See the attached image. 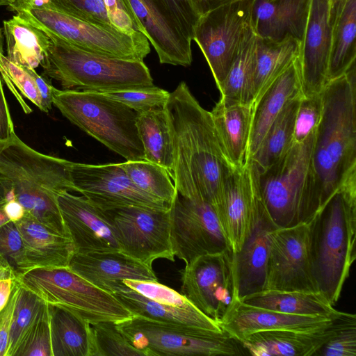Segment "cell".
Here are the masks:
<instances>
[{"instance_id":"obj_12","label":"cell","mask_w":356,"mask_h":356,"mask_svg":"<svg viewBox=\"0 0 356 356\" xmlns=\"http://www.w3.org/2000/svg\"><path fill=\"white\" fill-rule=\"evenodd\" d=\"M255 0H238L200 16L192 40L202 52L218 86L252 28Z\"/></svg>"},{"instance_id":"obj_20","label":"cell","mask_w":356,"mask_h":356,"mask_svg":"<svg viewBox=\"0 0 356 356\" xmlns=\"http://www.w3.org/2000/svg\"><path fill=\"white\" fill-rule=\"evenodd\" d=\"M329 2L310 1L298 57L304 96L321 93L328 82L332 30L329 21Z\"/></svg>"},{"instance_id":"obj_9","label":"cell","mask_w":356,"mask_h":356,"mask_svg":"<svg viewBox=\"0 0 356 356\" xmlns=\"http://www.w3.org/2000/svg\"><path fill=\"white\" fill-rule=\"evenodd\" d=\"M16 280L46 303L68 309L90 324L105 321L118 323L132 316L113 294L68 267L33 268L19 273Z\"/></svg>"},{"instance_id":"obj_52","label":"cell","mask_w":356,"mask_h":356,"mask_svg":"<svg viewBox=\"0 0 356 356\" xmlns=\"http://www.w3.org/2000/svg\"><path fill=\"white\" fill-rule=\"evenodd\" d=\"M3 210L7 217L12 222L19 220L25 214L23 206L16 200L7 202L3 207Z\"/></svg>"},{"instance_id":"obj_53","label":"cell","mask_w":356,"mask_h":356,"mask_svg":"<svg viewBox=\"0 0 356 356\" xmlns=\"http://www.w3.org/2000/svg\"><path fill=\"white\" fill-rule=\"evenodd\" d=\"M348 0H330L329 21L332 27L340 17Z\"/></svg>"},{"instance_id":"obj_57","label":"cell","mask_w":356,"mask_h":356,"mask_svg":"<svg viewBox=\"0 0 356 356\" xmlns=\"http://www.w3.org/2000/svg\"><path fill=\"white\" fill-rule=\"evenodd\" d=\"M6 203L0 204V226L10 221L9 220V218L7 217V216L3 210V207Z\"/></svg>"},{"instance_id":"obj_10","label":"cell","mask_w":356,"mask_h":356,"mask_svg":"<svg viewBox=\"0 0 356 356\" xmlns=\"http://www.w3.org/2000/svg\"><path fill=\"white\" fill-rule=\"evenodd\" d=\"M130 343L145 356H216L247 354L224 331H213L134 316L116 323Z\"/></svg>"},{"instance_id":"obj_16","label":"cell","mask_w":356,"mask_h":356,"mask_svg":"<svg viewBox=\"0 0 356 356\" xmlns=\"http://www.w3.org/2000/svg\"><path fill=\"white\" fill-rule=\"evenodd\" d=\"M70 172L74 191L103 211L129 206L159 209L170 207L136 186L120 163L72 162Z\"/></svg>"},{"instance_id":"obj_51","label":"cell","mask_w":356,"mask_h":356,"mask_svg":"<svg viewBox=\"0 0 356 356\" xmlns=\"http://www.w3.org/2000/svg\"><path fill=\"white\" fill-rule=\"evenodd\" d=\"M238 0H186L190 8L197 17Z\"/></svg>"},{"instance_id":"obj_26","label":"cell","mask_w":356,"mask_h":356,"mask_svg":"<svg viewBox=\"0 0 356 356\" xmlns=\"http://www.w3.org/2000/svg\"><path fill=\"white\" fill-rule=\"evenodd\" d=\"M301 95H303L298 58L252 104L248 160L258 149L269 127L285 106L292 99Z\"/></svg>"},{"instance_id":"obj_58","label":"cell","mask_w":356,"mask_h":356,"mask_svg":"<svg viewBox=\"0 0 356 356\" xmlns=\"http://www.w3.org/2000/svg\"><path fill=\"white\" fill-rule=\"evenodd\" d=\"M17 0H0V6H6L10 7L14 4Z\"/></svg>"},{"instance_id":"obj_32","label":"cell","mask_w":356,"mask_h":356,"mask_svg":"<svg viewBox=\"0 0 356 356\" xmlns=\"http://www.w3.org/2000/svg\"><path fill=\"white\" fill-rule=\"evenodd\" d=\"M257 35L253 26L245 38L224 80L217 86L219 102L252 104L257 60Z\"/></svg>"},{"instance_id":"obj_42","label":"cell","mask_w":356,"mask_h":356,"mask_svg":"<svg viewBox=\"0 0 356 356\" xmlns=\"http://www.w3.org/2000/svg\"><path fill=\"white\" fill-rule=\"evenodd\" d=\"M101 93L138 113L165 108L170 96L169 92L154 85Z\"/></svg>"},{"instance_id":"obj_18","label":"cell","mask_w":356,"mask_h":356,"mask_svg":"<svg viewBox=\"0 0 356 356\" xmlns=\"http://www.w3.org/2000/svg\"><path fill=\"white\" fill-rule=\"evenodd\" d=\"M264 206L254 170L250 160L225 177L220 203L216 210L232 253L241 248L256 225Z\"/></svg>"},{"instance_id":"obj_21","label":"cell","mask_w":356,"mask_h":356,"mask_svg":"<svg viewBox=\"0 0 356 356\" xmlns=\"http://www.w3.org/2000/svg\"><path fill=\"white\" fill-rule=\"evenodd\" d=\"M334 320L323 316L281 313L250 305L233 297L218 325L231 337L241 342L248 335L261 331H318L328 327Z\"/></svg>"},{"instance_id":"obj_6","label":"cell","mask_w":356,"mask_h":356,"mask_svg":"<svg viewBox=\"0 0 356 356\" xmlns=\"http://www.w3.org/2000/svg\"><path fill=\"white\" fill-rule=\"evenodd\" d=\"M49 37L42 75L59 82L63 90L106 92L153 85L143 61L95 54Z\"/></svg>"},{"instance_id":"obj_34","label":"cell","mask_w":356,"mask_h":356,"mask_svg":"<svg viewBox=\"0 0 356 356\" xmlns=\"http://www.w3.org/2000/svg\"><path fill=\"white\" fill-rule=\"evenodd\" d=\"M300 49L293 38L277 41L258 36L252 104L298 58Z\"/></svg>"},{"instance_id":"obj_41","label":"cell","mask_w":356,"mask_h":356,"mask_svg":"<svg viewBox=\"0 0 356 356\" xmlns=\"http://www.w3.org/2000/svg\"><path fill=\"white\" fill-rule=\"evenodd\" d=\"M35 72V69L17 65L10 61L3 52H0V74L2 79L10 90L15 92L17 89L41 111L42 98Z\"/></svg>"},{"instance_id":"obj_5","label":"cell","mask_w":356,"mask_h":356,"mask_svg":"<svg viewBox=\"0 0 356 356\" xmlns=\"http://www.w3.org/2000/svg\"><path fill=\"white\" fill-rule=\"evenodd\" d=\"M314 137L315 133L301 143H293L262 172L252 166L261 201L277 228L309 222L320 208L312 165Z\"/></svg>"},{"instance_id":"obj_55","label":"cell","mask_w":356,"mask_h":356,"mask_svg":"<svg viewBox=\"0 0 356 356\" xmlns=\"http://www.w3.org/2000/svg\"><path fill=\"white\" fill-rule=\"evenodd\" d=\"M13 191L10 183L5 177L0 175V204L7 202V197Z\"/></svg>"},{"instance_id":"obj_45","label":"cell","mask_w":356,"mask_h":356,"mask_svg":"<svg viewBox=\"0 0 356 356\" xmlns=\"http://www.w3.org/2000/svg\"><path fill=\"white\" fill-rule=\"evenodd\" d=\"M322 110L321 93L302 96L295 120L293 143H301L316 132L321 119Z\"/></svg>"},{"instance_id":"obj_30","label":"cell","mask_w":356,"mask_h":356,"mask_svg":"<svg viewBox=\"0 0 356 356\" xmlns=\"http://www.w3.org/2000/svg\"><path fill=\"white\" fill-rule=\"evenodd\" d=\"M134 316L166 323L223 331L218 323L196 307L188 309L161 304L129 289L113 294Z\"/></svg>"},{"instance_id":"obj_35","label":"cell","mask_w":356,"mask_h":356,"mask_svg":"<svg viewBox=\"0 0 356 356\" xmlns=\"http://www.w3.org/2000/svg\"><path fill=\"white\" fill-rule=\"evenodd\" d=\"M136 127L145 160L162 166L170 176L173 168V147L165 108L138 113Z\"/></svg>"},{"instance_id":"obj_47","label":"cell","mask_w":356,"mask_h":356,"mask_svg":"<svg viewBox=\"0 0 356 356\" xmlns=\"http://www.w3.org/2000/svg\"><path fill=\"white\" fill-rule=\"evenodd\" d=\"M122 282L129 289L155 302L185 309L195 307L182 293L158 281L124 280Z\"/></svg>"},{"instance_id":"obj_7","label":"cell","mask_w":356,"mask_h":356,"mask_svg":"<svg viewBox=\"0 0 356 356\" xmlns=\"http://www.w3.org/2000/svg\"><path fill=\"white\" fill-rule=\"evenodd\" d=\"M52 103L70 122L126 161L145 160L138 112L101 92L54 87Z\"/></svg>"},{"instance_id":"obj_59","label":"cell","mask_w":356,"mask_h":356,"mask_svg":"<svg viewBox=\"0 0 356 356\" xmlns=\"http://www.w3.org/2000/svg\"><path fill=\"white\" fill-rule=\"evenodd\" d=\"M3 32L1 29H0V52H3ZM1 76V74H0Z\"/></svg>"},{"instance_id":"obj_13","label":"cell","mask_w":356,"mask_h":356,"mask_svg":"<svg viewBox=\"0 0 356 356\" xmlns=\"http://www.w3.org/2000/svg\"><path fill=\"white\" fill-rule=\"evenodd\" d=\"M104 211L121 252L151 267L159 259L175 261L170 236V209L129 206Z\"/></svg>"},{"instance_id":"obj_15","label":"cell","mask_w":356,"mask_h":356,"mask_svg":"<svg viewBox=\"0 0 356 356\" xmlns=\"http://www.w3.org/2000/svg\"><path fill=\"white\" fill-rule=\"evenodd\" d=\"M264 290L320 292L314 274L308 222L270 231Z\"/></svg>"},{"instance_id":"obj_19","label":"cell","mask_w":356,"mask_h":356,"mask_svg":"<svg viewBox=\"0 0 356 356\" xmlns=\"http://www.w3.org/2000/svg\"><path fill=\"white\" fill-rule=\"evenodd\" d=\"M58 205L74 253L120 250L109 218L83 196L69 191L57 196Z\"/></svg>"},{"instance_id":"obj_44","label":"cell","mask_w":356,"mask_h":356,"mask_svg":"<svg viewBox=\"0 0 356 356\" xmlns=\"http://www.w3.org/2000/svg\"><path fill=\"white\" fill-rule=\"evenodd\" d=\"M315 356H356V316L344 313L334 335Z\"/></svg>"},{"instance_id":"obj_43","label":"cell","mask_w":356,"mask_h":356,"mask_svg":"<svg viewBox=\"0 0 356 356\" xmlns=\"http://www.w3.org/2000/svg\"><path fill=\"white\" fill-rule=\"evenodd\" d=\"M15 356H52L47 303L41 307Z\"/></svg>"},{"instance_id":"obj_4","label":"cell","mask_w":356,"mask_h":356,"mask_svg":"<svg viewBox=\"0 0 356 356\" xmlns=\"http://www.w3.org/2000/svg\"><path fill=\"white\" fill-rule=\"evenodd\" d=\"M308 222L318 288L334 305L356 259V179L334 193Z\"/></svg>"},{"instance_id":"obj_46","label":"cell","mask_w":356,"mask_h":356,"mask_svg":"<svg viewBox=\"0 0 356 356\" xmlns=\"http://www.w3.org/2000/svg\"><path fill=\"white\" fill-rule=\"evenodd\" d=\"M45 6L87 21L113 26L104 0H47Z\"/></svg>"},{"instance_id":"obj_24","label":"cell","mask_w":356,"mask_h":356,"mask_svg":"<svg viewBox=\"0 0 356 356\" xmlns=\"http://www.w3.org/2000/svg\"><path fill=\"white\" fill-rule=\"evenodd\" d=\"M14 222L22 239L19 273L37 268L68 267L74 253L69 236L51 230L26 215Z\"/></svg>"},{"instance_id":"obj_39","label":"cell","mask_w":356,"mask_h":356,"mask_svg":"<svg viewBox=\"0 0 356 356\" xmlns=\"http://www.w3.org/2000/svg\"><path fill=\"white\" fill-rule=\"evenodd\" d=\"M17 296L6 356H15L21 341L45 302L33 291L23 286L17 280Z\"/></svg>"},{"instance_id":"obj_56","label":"cell","mask_w":356,"mask_h":356,"mask_svg":"<svg viewBox=\"0 0 356 356\" xmlns=\"http://www.w3.org/2000/svg\"><path fill=\"white\" fill-rule=\"evenodd\" d=\"M17 277V273L10 266V265L6 261H0V280L13 278Z\"/></svg>"},{"instance_id":"obj_54","label":"cell","mask_w":356,"mask_h":356,"mask_svg":"<svg viewBox=\"0 0 356 356\" xmlns=\"http://www.w3.org/2000/svg\"><path fill=\"white\" fill-rule=\"evenodd\" d=\"M13 278L0 280V312L8 303L13 285Z\"/></svg>"},{"instance_id":"obj_2","label":"cell","mask_w":356,"mask_h":356,"mask_svg":"<svg viewBox=\"0 0 356 356\" xmlns=\"http://www.w3.org/2000/svg\"><path fill=\"white\" fill-rule=\"evenodd\" d=\"M321 95L322 115L312 152L320 208L338 189L356 179L355 64L329 81Z\"/></svg>"},{"instance_id":"obj_31","label":"cell","mask_w":356,"mask_h":356,"mask_svg":"<svg viewBox=\"0 0 356 356\" xmlns=\"http://www.w3.org/2000/svg\"><path fill=\"white\" fill-rule=\"evenodd\" d=\"M47 305L52 356H91L90 324L68 309Z\"/></svg>"},{"instance_id":"obj_50","label":"cell","mask_w":356,"mask_h":356,"mask_svg":"<svg viewBox=\"0 0 356 356\" xmlns=\"http://www.w3.org/2000/svg\"><path fill=\"white\" fill-rule=\"evenodd\" d=\"M14 133V124L0 76V141L8 140Z\"/></svg>"},{"instance_id":"obj_33","label":"cell","mask_w":356,"mask_h":356,"mask_svg":"<svg viewBox=\"0 0 356 356\" xmlns=\"http://www.w3.org/2000/svg\"><path fill=\"white\" fill-rule=\"evenodd\" d=\"M3 25L8 58L26 67L41 65L50 45L49 37L17 14Z\"/></svg>"},{"instance_id":"obj_22","label":"cell","mask_w":356,"mask_h":356,"mask_svg":"<svg viewBox=\"0 0 356 356\" xmlns=\"http://www.w3.org/2000/svg\"><path fill=\"white\" fill-rule=\"evenodd\" d=\"M68 268L111 294L129 289L124 280L158 281L152 267L120 250L74 253Z\"/></svg>"},{"instance_id":"obj_1","label":"cell","mask_w":356,"mask_h":356,"mask_svg":"<svg viewBox=\"0 0 356 356\" xmlns=\"http://www.w3.org/2000/svg\"><path fill=\"white\" fill-rule=\"evenodd\" d=\"M173 147L170 177L178 193L209 202L215 211L227 174L236 168L226 154L211 112L201 106L184 81L165 106Z\"/></svg>"},{"instance_id":"obj_28","label":"cell","mask_w":356,"mask_h":356,"mask_svg":"<svg viewBox=\"0 0 356 356\" xmlns=\"http://www.w3.org/2000/svg\"><path fill=\"white\" fill-rule=\"evenodd\" d=\"M211 112L222 146L232 163L241 167L248 161L253 106L218 102Z\"/></svg>"},{"instance_id":"obj_27","label":"cell","mask_w":356,"mask_h":356,"mask_svg":"<svg viewBox=\"0 0 356 356\" xmlns=\"http://www.w3.org/2000/svg\"><path fill=\"white\" fill-rule=\"evenodd\" d=\"M311 0H255L252 26L260 38L282 40L293 38L301 42Z\"/></svg>"},{"instance_id":"obj_23","label":"cell","mask_w":356,"mask_h":356,"mask_svg":"<svg viewBox=\"0 0 356 356\" xmlns=\"http://www.w3.org/2000/svg\"><path fill=\"white\" fill-rule=\"evenodd\" d=\"M275 227L264 207L241 248L232 253L234 296H245L264 290L269 250V234Z\"/></svg>"},{"instance_id":"obj_38","label":"cell","mask_w":356,"mask_h":356,"mask_svg":"<svg viewBox=\"0 0 356 356\" xmlns=\"http://www.w3.org/2000/svg\"><path fill=\"white\" fill-rule=\"evenodd\" d=\"M120 165L140 190L169 206L171 205L177 191L164 168L146 160L126 161Z\"/></svg>"},{"instance_id":"obj_29","label":"cell","mask_w":356,"mask_h":356,"mask_svg":"<svg viewBox=\"0 0 356 356\" xmlns=\"http://www.w3.org/2000/svg\"><path fill=\"white\" fill-rule=\"evenodd\" d=\"M240 300L250 305L289 314L336 319L343 314L321 292L263 290Z\"/></svg>"},{"instance_id":"obj_48","label":"cell","mask_w":356,"mask_h":356,"mask_svg":"<svg viewBox=\"0 0 356 356\" xmlns=\"http://www.w3.org/2000/svg\"><path fill=\"white\" fill-rule=\"evenodd\" d=\"M22 252V239L14 222L0 226V260L8 263L19 273L18 266Z\"/></svg>"},{"instance_id":"obj_17","label":"cell","mask_w":356,"mask_h":356,"mask_svg":"<svg viewBox=\"0 0 356 356\" xmlns=\"http://www.w3.org/2000/svg\"><path fill=\"white\" fill-rule=\"evenodd\" d=\"M181 292L202 313L218 323L234 296L232 252L200 256L181 270Z\"/></svg>"},{"instance_id":"obj_37","label":"cell","mask_w":356,"mask_h":356,"mask_svg":"<svg viewBox=\"0 0 356 356\" xmlns=\"http://www.w3.org/2000/svg\"><path fill=\"white\" fill-rule=\"evenodd\" d=\"M332 29L328 81L342 76L355 64L356 0H348Z\"/></svg>"},{"instance_id":"obj_49","label":"cell","mask_w":356,"mask_h":356,"mask_svg":"<svg viewBox=\"0 0 356 356\" xmlns=\"http://www.w3.org/2000/svg\"><path fill=\"white\" fill-rule=\"evenodd\" d=\"M17 289L18 284L15 277L13 280V289L9 300L5 307L0 312V356H6Z\"/></svg>"},{"instance_id":"obj_3","label":"cell","mask_w":356,"mask_h":356,"mask_svg":"<svg viewBox=\"0 0 356 356\" xmlns=\"http://www.w3.org/2000/svg\"><path fill=\"white\" fill-rule=\"evenodd\" d=\"M71 163L35 150L15 132L8 140L0 141V175L10 183L16 200L25 210L24 215L67 236L57 196L74 191L70 172Z\"/></svg>"},{"instance_id":"obj_14","label":"cell","mask_w":356,"mask_h":356,"mask_svg":"<svg viewBox=\"0 0 356 356\" xmlns=\"http://www.w3.org/2000/svg\"><path fill=\"white\" fill-rule=\"evenodd\" d=\"M170 236L175 257L186 264L204 254L231 251L213 207L177 192L170 208Z\"/></svg>"},{"instance_id":"obj_40","label":"cell","mask_w":356,"mask_h":356,"mask_svg":"<svg viewBox=\"0 0 356 356\" xmlns=\"http://www.w3.org/2000/svg\"><path fill=\"white\" fill-rule=\"evenodd\" d=\"M90 329L91 356H145L130 343L115 322L100 321L90 324Z\"/></svg>"},{"instance_id":"obj_8","label":"cell","mask_w":356,"mask_h":356,"mask_svg":"<svg viewBox=\"0 0 356 356\" xmlns=\"http://www.w3.org/2000/svg\"><path fill=\"white\" fill-rule=\"evenodd\" d=\"M48 36L58 38L86 51L108 57L143 61L150 52L146 37L140 31L123 32L113 26L97 24L50 6L16 11Z\"/></svg>"},{"instance_id":"obj_11","label":"cell","mask_w":356,"mask_h":356,"mask_svg":"<svg viewBox=\"0 0 356 356\" xmlns=\"http://www.w3.org/2000/svg\"><path fill=\"white\" fill-rule=\"evenodd\" d=\"M161 64L187 67L197 17L186 0H120Z\"/></svg>"},{"instance_id":"obj_36","label":"cell","mask_w":356,"mask_h":356,"mask_svg":"<svg viewBox=\"0 0 356 356\" xmlns=\"http://www.w3.org/2000/svg\"><path fill=\"white\" fill-rule=\"evenodd\" d=\"M302 96L292 99L285 106L269 127L258 149L248 159L257 172L271 165L293 144L295 120Z\"/></svg>"},{"instance_id":"obj_25","label":"cell","mask_w":356,"mask_h":356,"mask_svg":"<svg viewBox=\"0 0 356 356\" xmlns=\"http://www.w3.org/2000/svg\"><path fill=\"white\" fill-rule=\"evenodd\" d=\"M341 316L321 330L261 331L248 335L240 343L247 354L253 356H315L317 351L334 335Z\"/></svg>"}]
</instances>
